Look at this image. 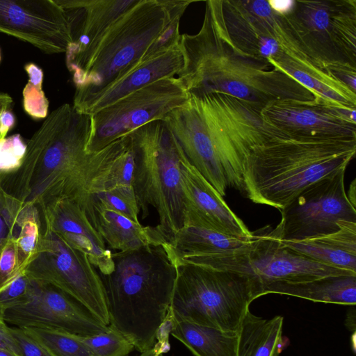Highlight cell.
Wrapping results in <instances>:
<instances>
[{"label":"cell","mask_w":356,"mask_h":356,"mask_svg":"<svg viewBox=\"0 0 356 356\" xmlns=\"http://www.w3.org/2000/svg\"><path fill=\"white\" fill-rule=\"evenodd\" d=\"M90 116L64 104L47 116L26 143L15 171L0 173V186L24 204L39 211L57 200L77 202L99 173L108 149L88 154Z\"/></svg>","instance_id":"6da1fadb"},{"label":"cell","mask_w":356,"mask_h":356,"mask_svg":"<svg viewBox=\"0 0 356 356\" xmlns=\"http://www.w3.org/2000/svg\"><path fill=\"white\" fill-rule=\"evenodd\" d=\"M184 67L177 76L189 95L218 92L262 110L270 103L310 102L315 95L282 70L241 52L226 33L220 0L206 1L197 33L181 34Z\"/></svg>","instance_id":"7a4b0ae2"},{"label":"cell","mask_w":356,"mask_h":356,"mask_svg":"<svg viewBox=\"0 0 356 356\" xmlns=\"http://www.w3.org/2000/svg\"><path fill=\"white\" fill-rule=\"evenodd\" d=\"M113 269L100 275L109 326L126 337L140 353L156 343L168 316L176 267L162 245L112 252Z\"/></svg>","instance_id":"3957f363"},{"label":"cell","mask_w":356,"mask_h":356,"mask_svg":"<svg viewBox=\"0 0 356 356\" xmlns=\"http://www.w3.org/2000/svg\"><path fill=\"white\" fill-rule=\"evenodd\" d=\"M356 139L287 137L252 149L242 164L243 193L281 211L308 186L346 169Z\"/></svg>","instance_id":"277c9868"},{"label":"cell","mask_w":356,"mask_h":356,"mask_svg":"<svg viewBox=\"0 0 356 356\" xmlns=\"http://www.w3.org/2000/svg\"><path fill=\"white\" fill-rule=\"evenodd\" d=\"M187 0H140L120 16L80 58L67 67L76 87L74 101L107 86L144 58Z\"/></svg>","instance_id":"5b68a950"},{"label":"cell","mask_w":356,"mask_h":356,"mask_svg":"<svg viewBox=\"0 0 356 356\" xmlns=\"http://www.w3.org/2000/svg\"><path fill=\"white\" fill-rule=\"evenodd\" d=\"M175 280L168 317L238 332L251 302L262 296L254 277L234 270L175 265Z\"/></svg>","instance_id":"8992f818"},{"label":"cell","mask_w":356,"mask_h":356,"mask_svg":"<svg viewBox=\"0 0 356 356\" xmlns=\"http://www.w3.org/2000/svg\"><path fill=\"white\" fill-rule=\"evenodd\" d=\"M128 136L135 163L134 193L142 218L153 207L159 217L155 227L168 242L184 225L181 147L163 120L150 122Z\"/></svg>","instance_id":"52a82bcc"},{"label":"cell","mask_w":356,"mask_h":356,"mask_svg":"<svg viewBox=\"0 0 356 356\" xmlns=\"http://www.w3.org/2000/svg\"><path fill=\"white\" fill-rule=\"evenodd\" d=\"M282 15L314 65L356 68V0H291Z\"/></svg>","instance_id":"ba28073f"},{"label":"cell","mask_w":356,"mask_h":356,"mask_svg":"<svg viewBox=\"0 0 356 356\" xmlns=\"http://www.w3.org/2000/svg\"><path fill=\"white\" fill-rule=\"evenodd\" d=\"M220 7L228 38L243 54L277 68L291 60L312 63L269 0H220Z\"/></svg>","instance_id":"9c48e42d"},{"label":"cell","mask_w":356,"mask_h":356,"mask_svg":"<svg viewBox=\"0 0 356 356\" xmlns=\"http://www.w3.org/2000/svg\"><path fill=\"white\" fill-rule=\"evenodd\" d=\"M24 273L61 289L109 325L104 288L97 270L84 252L56 233L43 229L36 254Z\"/></svg>","instance_id":"30bf717a"},{"label":"cell","mask_w":356,"mask_h":356,"mask_svg":"<svg viewBox=\"0 0 356 356\" xmlns=\"http://www.w3.org/2000/svg\"><path fill=\"white\" fill-rule=\"evenodd\" d=\"M189 95L177 77L154 81L90 116L86 152L100 151L118 138L155 120H163Z\"/></svg>","instance_id":"8fae6325"},{"label":"cell","mask_w":356,"mask_h":356,"mask_svg":"<svg viewBox=\"0 0 356 356\" xmlns=\"http://www.w3.org/2000/svg\"><path fill=\"white\" fill-rule=\"evenodd\" d=\"M346 169L308 186L281 211L270 234L280 241H302L334 233L342 221L356 222L345 191Z\"/></svg>","instance_id":"7c38bea8"},{"label":"cell","mask_w":356,"mask_h":356,"mask_svg":"<svg viewBox=\"0 0 356 356\" xmlns=\"http://www.w3.org/2000/svg\"><path fill=\"white\" fill-rule=\"evenodd\" d=\"M250 248L241 252L199 259L193 265L234 270L252 275L262 284L302 282L330 275H356L331 267L284 245L270 232L253 234Z\"/></svg>","instance_id":"4fadbf2b"},{"label":"cell","mask_w":356,"mask_h":356,"mask_svg":"<svg viewBox=\"0 0 356 356\" xmlns=\"http://www.w3.org/2000/svg\"><path fill=\"white\" fill-rule=\"evenodd\" d=\"M2 318L19 327L52 329L81 337L98 334L110 327L67 293L33 279L26 299L6 310Z\"/></svg>","instance_id":"5bb4252c"},{"label":"cell","mask_w":356,"mask_h":356,"mask_svg":"<svg viewBox=\"0 0 356 356\" xmlns=\"http://www.w3.org/2000/svg\"><path fill=\"white\" fill-rule=\"evenodd\" d=\"M0 32L49 54L65 53L72 42L66 12L57 0H0Z\"/></svg>","instance_id":"9a60e30c"},{"label":"cell","mask_w":356,"mask_h":356,"mask_svg":"<svg viewBox=\"0 0 356 356\" xmlns=\"http://www.w3.org/2000/svg\"><path fill=\"white\" fill-rule=\"evenodd\" d=\"M263 117L290 137L356 139V109L338 108L314 99L277 101L261 110Z\"/></svg>","instance_id":"2e32d148"},{"label":"cell","mask_w":356,"mask_h":356,"mask_svg":"<svg viewBox=\"0 0 356 356\" xmlns=\"http://www.w3.org/2000/svg\"><path fill=\"white\" fill-rule=\"evenodd\" d=\"M180 171L184 201V225L202 227L241 238H253V233L190 163L182 149Z\"/></svg>","instance_id":"e0dca14e"},{"label":"cell","mask_w":356,"mask_h":356,"mask_svg":"<svg viewBox=\"0 0 356 356\" xmlns=\"http://www.w3.org/2000/svg\"><path fill=\"white\" fill-rule=\"evenodd\" d=\"M179 43L167 50L144 57L107 86L74 101L72 106L77 111L91 115L154 81L178 76L184 67Z\"/></svg>","instance_id":"ac0fdd59"},{"label":"cell","mask_w":356,"mask_h":356,"mask_svg":"<svg viewBox=\"0 0 356 356\" xmlns=\"http://www.w3.org/2000/svg\"><path fill=\"white\" fill-rule=\"evenodd\" d=\"M163 121L190 163L222 197L227 188H236L232 177L209 146L198 109L190 97L168 113Z\"/></svg>","instance_id":"d6986e66"},{"label":"cell","mask_w":356,"mask_h":356,"mask_svg":"<svg viewBox=\"0 0 356 356\" xmlns=\"http://www.w3.org/2000/svg\"><path fill=\"white\" fill-rule=\"evenodd\" d=\"M43 229H47L67 243L84 252L100 275L113 269L112 252L76 202L63 199L47 204L40 211Z\"/></svg>","instance_id":"ffe728a7"},{"label":"cell","mask_w":356,"mask_h":356,"mask_svg":"<svg viewBox=\"0 0 356 356\" xmlns=\"http://www.w3.org/2000/svg\"><path fill=\"white\" fill-rule=\"evenodd\" d=\"M65 9L72 42L65 52L66 66L80 58L106 30L140 0H57Z\"/></svg>","instance_id":"44dd1931"},{"label":"cell","mask_w":356,"mask_h":356,"mask_svg":"<svg viewBox=\"0 0 356 356\" xmlns=\"http://www.w3.org/2000/svg\"><path fill=\"white\" fill-rule=\"evenodd\" d=\"M77 203L111 249L127 251L166 242L155 227L143 226L111 209L92 194L83 196Z\"/></svg>","instance_id":"7402d4cb"},{"label":"cell","mask_w":356,"mask_h":356,"mask_svg":"<svg viewBox=\"0 0 356 356\" xmlns=\"http://www.w3.org/2000/svg\"><path fill=\"white\" fill-rule=\"evenodd\" d=\"M252 238H237L202 227L184 225L163 245L175 265L192 264L207 257L246 251Z\"/></svg>","instance_id":"603a6c76"},{"label":"cell","mask_w":356,"mask_h":356,"mask_svg":"<svg viewBox=\"0 0 356 356\" xmlns=\"http://www.w3.org/2000/svg\"><path fill=\"white\" fill-rule=\"evenodd\" d=\"M280 241L314 261L356 273V222L342 221L338 231L327 235L302 241Z\"/></svg>","instance_id":"cb8c5ba5"},{"label":"cell","mask_w":356,"mask_h":356,"mask_svg":"<svg viewBox=\"0 0 356 356\" xmlns=\"http://www.w3.org/2000/svg\"><path fill=\"white\" fill-rule=\"evenodd\" d=\"M278 293L316 302L355 306L356 275H330L302 282H277L262 286V296Z\"/></svg>","instance_id":"d4e9b609"},{"label":"cell","mask_w":356,"mask_h":356,"mask_svg":"<svg viewBox=\"0 0 356 356\" xmlns=\"http://www.w3.org/2000/svg\"><path fill=\"white\" fill-rule=\"evenodd\" d=\"M170 321V334L195 356H238V332H227L186 321Z\"/></svg>","instance_id":"484cf974"},{"label":"cell","mask_w":356,"mask_h":356,"mask_svg":"<svg viewBox=\"0 0 356 356\" xmlns=\"http://www.w3.org/2000/svg\"><path fill=\"white\" fill-rule=\"evenodd\" d=\"M284 318L264 319L249 310L238 331V356H278L283 349Z\"/></svg>","instance_id":"4316f807"},{"label":"cell","mask_w":356,"mask_h":356,"mask_svg":"<svg viewBox=\"0 0 356 356\" xmlns=\"http://www.w3.org/2000/svg\"><path fill=\"white\" fill-rule=\"evenodd\" d=\"M18 232L15 236L22 267L26 268L36 254L43 231V225L38 209L24 204L18 218Z\"/></svg>","instance_id":"83f0119b"},{"label":"cell","mask_w":356,"mask_h":356,"mask_svg":"<svg viewBox=\"0 0 356 356\" xmlns=\"http://www.w3.org/2000/svg\"><path fill=\"white\" fill-rule=\"evenodd\" d=\"M52 356H96L79 335L41 327H23Z\"/></svg>","instance_id":"f1b7e54d"},{"label":"cell","mask_w":356,"mask_h":356,"mask_svg":"<svg viewBox=\"0 0 356 356\" xmlns=\"http://www.w3.org/2000/svg\"><path fill=\"white\" fill-rule=\"evenodd\" d=\"M24 70L29 80L22 91L23 108L34 119L47 118L49 101L42 90L44 78L42 70L33 63H28Z\"/></svg>","instance_id":"f546056e"},{"label":"cell","mask_w":356,"mask_h":356,"mask_svg":"<svg viewBox=\"0 0 356 356\" xmlns=\"http://www.w3.org/2000/svg\"><path fill=\"white\" fill-rule=\"evenodd\" d=\"M79 338L96 356H127L135 348L126 337L111 327L106 332Z\"/></svg>","instance_id":"4dcf8cb0"},{"label":"cell","mask_w":356,"mask_h":356,"mask_svg":"<svg viewBox=\"0 0 356 356\" xmlns=\"http://www.w3.org/2000/svg\"><path fill=\"white\" fill-rule=\"evenodd\" d=\"M24 204L0 186V249L18 232V218Z\"/></svg>","instance_id":"1f68e13d"},{"label":"cell","mask_w":356,"mask_h":356,"mask_svg":"<svg viewBox=\"0 0 356 356\" xmlns=\"http://www.w3.org/2000/svg\"><path fill=\"white\" fill-rule=\"evenodd\" d=\"M16 235L0 249V292L24 273L15 241Z\"/></svg>","instance_id":"d6a6232c"},{"label":"cell","mask_w":356,"mask_h":356,"mask_svg":"<svg viewBox=\"0 0 356 356\" xmlns=\"http://www.w3.org/2000/svg\"><path fill=\"white\" fill-rule=\"evenodd\" d=\"M26 143L19 134L0 139V173L17 170L24 158Z\"/></svg>","instance_id":"836d02e7"},{"label":"cell","mask_w":356,"mask_h":356,"mask_svg":"<svg viewBox=\"0 0 356 356\" xmlns=\"http://www.w3.org/2000/svg\"><path fill=\"white\" fill-rule=\"evenodd\" d=\"M31 284L32 279L24 273L0 292V317L2 318L6 310L22 303L26 299Z\"/></svg>","instance_id":"e575fe53"},{"label":"cell","mask_w":356,"mask_h":356,"mask_svg":"<svg viewBox=\"0 0 356 356\" xmlns=\"http://www.w3.org/2000/svg\"><path fill=\"white\" fill-rule=\"evenodd\" d=\"M92 195L111 209L135 222H139L140 209L136 202H132L116 193L102 191Z\"/></svg>","instance_id":"d590c367"},{"label":"cell","mask_w":356,"mask_h":356,"mask_svg":"<svg viewBox=\"0 0 356 356\" xmlns=\"http://www.w3.org/2000/svg\"><path fill=\"white\" fill-rule=\"evenodd\" d=\"M10 332L18 346L21 356H52L37 340L23 327H10Z\"/></svg>","instance_id":"8d00e7d4"},{"label":"cell","mask_w":356,"mask_h":356,"mask_svg":"<svg viewBox=\"0 0 356 356\" xmlns=\"http://www.w3.org/2000/svg\"><path fill=\"white\" fill-rule=\"evenodd\" d=\"M325 71L337 81L356 93V68L343 65L327 67Z\"/></svg>","instance_id":"74e56055"},{"label":"cell","mask_w":356,"mask_h":356,"mask_svg":"<svg viewBox=\"0 0 356 356\" xmlns=\"http://www.w3.org/2000/svg\"><path fill=\"white\" fill-rule=\"evenodd\" d=\"M0 347L8 349L21 356L18 346L11 334L10 327L1 317H0Z\"/></svg>","instance_id":"f35d334b"},{"label":"cell","mask_w":356,"mask_h":356,"mask_svg":"<svg viewBox=\"0 0 356 356\" xmlns=\"http://www.w3.org/2000/svg\"><path fill=\"white\" fill-rule=\"evenodd\" d=\"M16 118L10 108L5 109L0 113V139L6 137L7 134L15 125Z\"/></svg>","instance_id":"ab89813d"},{"label":"cell","mask_w":356,"mask_h":356,"mask_svg":"<svg viewBox=\"0 0 356 356\" xmlns=\"http://www.w3.org/2000/svg\"><path fill=\"white\" fill-rule=\"evenodd\" d=\"M170 348L169 343H165L157 341L152 348L141 353L139 356H158L161 353H165Z\"/></svg>","instance_id":"60d3db41"},{"label":"cell","mask_w":356,"mask_h":356,"mask_svg":"<svg viewBox=\"0 0 356 356\" xmlns=\"http://www.w3.org/2000/svg\"><path fill=\"white\" fill-rule=\"evenodd\" d=\"M13 103L12 97L4 92H0V111L10 108Z\"/></svg>","instance_id":"b9f144b4"},{"label":"cell","mask_w":356,"mask_h":356,"mask_svg":"<svg viewBox=\"0 0 356 356\" xmlns=\"http://www.w3.org/2000/svg\"><path fill=\"white\" fill-rule=\"evenodd\" d=\"M349 195L347 194L350 202L355 207V181L354 180L350 186Z\"/></svg>","instance_id":"7bdbcfd3"},{"label":"cell","mask_w":356,"mask_h":356,"mask_svg":"<svg viewBox=\"0 0 356 356\" xmlns=\"http://www.w3.org/2000/svg\"><path fill=\"white\" fill-rule=\"evenodd\" d=\"M0 356H19L15 353L3 348L0 347Z\"/></svg>","instance_id":"ee69618b"},{"label":"cell","mask_w":356,"mask_h":356,"mask_svg":"<svg viewBox=\"0 0 356 356\" xmlns=\"http://www.w3.org/2000/svg\"><path fill=\"white\" fill-rule=\"evenodd\" d=\"M1 49H0V63H1Z\"/></svg>","instance_id":"f6af8a7d"},{"label":"cell","mask_w":356,"mask_h":356,"mask_svg":"<svg viewBox=\"0 0 356 356\" xmlns=\"http://www.w3.org/2000/svg\"><path fill=\"white\" fill-rule=\"evenodd\" d=\"M158 356H164V355H163V353H161Z\"/></svg>","instance_id":"bcb514c9"},{"label":"cell","mask_w":356,"mask_h":356,"mask_svg":"<svg viewBox=\"0 0 356 356\" xmlns=\"http://www.w3.org/2000/svg\"><path fill=\"white\" fill-rule=\"evenodd\" d=\"M2 111H0V113Z\"/></svg>","instance_id":"7dc6e473"}]
</instances>
